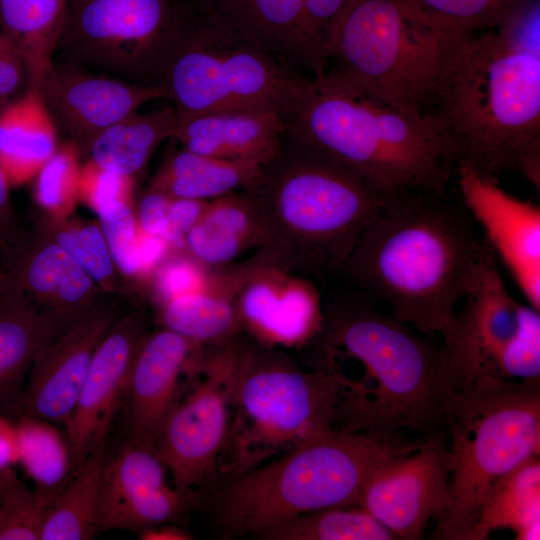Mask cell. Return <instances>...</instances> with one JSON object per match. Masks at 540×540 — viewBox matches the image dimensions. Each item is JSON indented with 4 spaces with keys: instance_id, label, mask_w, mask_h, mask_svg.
<instances>
[{
    "instance_id": "8992f818",
    "label": "cell",
    "mask_w": 540,
    "mask_h": 540,
    "mask_svg": "<svg viewBox=\"0 0 540 540\" xmlns=\"http://www.w3.org/2000/svg\"><path fill=\"white\" fill-rule=\"evenodd\" d=\"M414 442H384L334 429L228 480L214 501L225 536H260L300 515L360 506L364 483L389 457Z\"/></svg>"
},
{
    "instance_id": "9a60e30c",
    "label": "cell",
    "mask_w": 540,
    "mask_h": 540,
    "mask_svg": "<svg viewBox=\"0 0 540 540\" xmlns=\"http://www.w3.org/2000/svg\"><path fill=\"white\" fill-rule=\"evenodd\" d=\"M122 293H107L92 309L63 327L36 355L16 412L66 425L94 352L122 314Z\"/></svg>"
},
{
    "instance_id": "681fc988",
    "label": "cell",
    "mask_w": 540,
    "mask_h": 540,
    "mask_svg": "<svg viewBox=\"0 0 540 540\" xmlns=\"http://www.w3.org/2000/svg\"><path fill=\"white\" fill-rule=\"evenodd\" d=\"M192 534L174 524V522L162 523L138 531L140 540H191Z\"/></svg>"
},
{
    "instance_id": "6da1fadb",
    "label": "cell",
    "mask_w": 540,
    "mask_h": 540,
    "mask_svg": "<svg viewBox=\"0 0 540 540\" xmlns=\"http://www.w3.org/2000/svg\"><path fill=\"white\" fill-rule=\"evenodd\" d=\"M430 106L456 163L494 181L515 172L539 190L540 2L523 0L496 28L462 35Z\"/></svg>"
},
{
    "instance_id": "484cf974",
    "label": "cell",
    "mask_w": 540,
    "mask_h": 540,
    "mask_svg": "<svg viewBox=\"0 0 540 540\" xmlns=\"http://www.w3.org/2000/svg\"><path fill=\"white\" fill-rule=\"evenodd\" d=\"M68 323L41 310L12 282L0 295V413L16 412L36 355Z\"/></svg>"
},
{
    "instance_id": "4fadbf2b",
    "label": "cell",
    "mask_w": 540,
    "mask_h": 540,
    "mask_svg": "<svg viewBox=\"0 0 540 540\" xmlns=\"http://www.w3.org/2000/svg\"><path fill=\"white\" fill-rule=\"evenodd\" d=\"M446 434L422 438L378 465L363 485L360 507L397 539L418 540L446 504L453 456Z\"/></svg>"
},
{
    "instance_id": "5bb4252c",
    "label": "cell",
    "mask_w": 540,
    "mask_h": 540,
    "mask_svg": "<svg viewBox=\"0 0 540 540\" xmlns=\"http://www.w3.org/2000/svg\"><path fill=\"white\" fill-rule=\"evenodd\" d=\"M358 0H218L238 32L294 70L322 78L336 30Z\"/></svg>"
},
{
    "instance_id": "cb8c5ba5",
    "label": "cell",
    "mask_w": 540,
    "mask_h": 540,
    "mask_svg": "<svg viewBox=\"0 0 540 540\" xmlns=\"http://www.w3.org/2000/svg\"><path fill=\"white\" fill-rule=\"evenodd\" d=\"M284 138L283 114L274 109L215 112L178 119L174 137L192 152L261 167L280 153Z\"/></svg>"
},
{
    "instance_id": "f1b7e54d",
    "label": "cell",
    "mask_w": 540,
    "mask_h": 540,
    "mask_svg": "<svg viewBox=\"0 0 540 540\" xmlns=\"http://www.w3.org/2000/svg\"><path fill=\"white\" fill-rule=\"evenodd\" d=\"M262 167L244 161L203 155L183 148L168 155L149 189L172 198L211 201L252 187Z\"/></svg>"
},
{
    "instance_id": "52a82bcc",
    "label": "cell",
    "mask_w": 540,
    "mask_h": 540,
    "mask_svg": "<svg viewBox=\"0 0 540 540\" xmlns=\"http://www.w3.org/2000/svg\"><path fill=\"white\" fill-rule=\"evenodd\" d=\"M340 399L334 371H305L280 350L241 335L218 473L233 477L338 429Z\"/></svg>"
},
{
    "instance_id": "74e56055",
    "label": "cell",
    "mask_w": 540,
    "mask_h": 540,
    "mask_svg": "<svg viewBox=\"0 0 540 540\" xmlns=\"http://www.w3.org/2000/svg\"><path fill=\"white\" fill-rule=\"evenodd\" d=\"M55 495L30 488L13 468L0 479V540H41Z\"/></svg>"
},
{
    "instance_id": "d6a6232c",
    "label": "cell",
    "mask_w": 540,
    "mask_h": 540,
    "mask_svg": "<svg viewBox=\"0 0 540 540\" xmlns=\"http://www.w3.org/2000/svg\"><path fill=\"white\" fill-rule=\"evenodd\" d=\"M106 443L77 467L51 502L41 540H87L99 531L98 508Z\"/></svg>"
},
{
    "instance_id": "ffe728a7",
    "label": "cell",
    "mask_w": 540,
    "mask_h": 540,
    "mask_svg": "<svg viewBox=\"0 0 540 540\" xmlns=\"http://www.w3.org/2000/svg\"><path fill=\"white\" fill-rule=\"evenodd\" d=\"M39 90L56 127L80 150L145 103L166 99L162 86L135 84L65 62L53 65Z\"/></svg>"
},
{
    "instance_id": "e0dca14e",
    "label": "cell",
    "mask_w": 540,
    "mask_h": 540,
    "mask_svg": "<svg viewBox=\"0 0 540 540\" xmlns=\"http://www.w3.org/2000/svg\"><path fill=\"white\" fill-rule=\"evenodd\" d=\"M167 468L154 447L128 440L106 456L100 486L99 531H140L174 522L193 502L195 492L170 486Z\"/></svg>"
},
{
    "instance_id": "ab89813d",
    "label": "cell",
    "mask_w": 540,
    "mask_h": 540,
    "mask_svg": "<svg viewBox=\"0 0 540 540\" xmlns=\"http://www.w3.org/2000/svg\"><path fill=\"white\" fill-rule=\"evenodd\" d=\"M496 376L513 381L540 379V311L520 303L518 326L498 357Z\"/></svg>"
},
{
    "instance_id": "4dcf8cb0",
    "label": "cell",
    "mask_w": 540,
    "mask_h": 540,
    "mask_svg": "<svg viewBox=\"0 0 540 540\" xmlns=\"http://www.w3.org/2000/svg\"><path fill=\"white\" fill-rule=\"evenodd\" d=\"M500 528L513 530L516 540L539 539V456L530 457L495 484L466 540H485Z\"/></svg>"
},
{
    "instance_id": "ac0fdd59",
    "label": "cell",
    "mask_w": 540,
    "mask_h": 540,
    "mask_svg": "<svg viewBox=\"0 0 540 540\" xmlns=\"http://www.w3.org/2000/svg\"><path fill=\"white\" fill-rule=\"evenodd\" d=\"M462 300L443 334L453 394L463 393L483 377L496 376L498 357L518 326L520 303L507 291L492 261L475 289Z\"/></svg>"
},
{
    "instance_id": "4316f807",
    "label": "cell",
    "mask_w": 540,
    "mask_h": 540,
    "mask_svg": "<svg viewBox=\"0 0 540 540\" xmlns=\"http://www.w3.org/2000/svg\"><path fill=\"white\" fill-rule=\"evenodd\" d=\"M57 145V128L39 89L28 88L0 111V168L10 187L34 178Z\"/></svg>"
},
{
    "instance_id": "44dd1931",
    "label": "cell",
    "mask_w": 540,
    "mask_h": 540,
    "mask_svg": "<svg viewBox=\"0 0 540 540\" xmlns=\"http://www.w3.org/2000/svg\"><path fill=\"white\" fill-rule=\"evenodd\" d=\"M253 258V269L237 296L243 332L276 349L316 340L323 327L324 306L315 285Z\"/></svg>"
},
{
    "instance_id": "8d00e7d4",
    "label": "cell",
    "mask_w": 540,
    "mask_h": 540,
    "mask_svg": "<svg viewBox=\"0 0 540 540\" xmlns=\"http://www.w3.org/2000/svg\"><path fill=\"white\" fill-rule=\"evenodd\" d=\"M80 151L71 140L58 144L34 177L33 195L42 219L59 221L73 215L79 201Z\"/></svg>"
},
{
    "instance_id": "7bdbcfd3",
    "label": "cell",
    "mask_w": 540,
    "mask_h": 540,
    "mask_svg": "<svg viewBox=\"0 0 540 540\" xmlns=\"http://www.w3.org/2000/svg\"><path fill=\"white\" fill-rule=\"evenodd\" d=\"M134 178L105 169L91 160L80 167L78 195L97 215L108 208L132 201Z\"/></svg>"
},
{
    "instance_id": "603a6c76",
    "label": "cell",
    "mask_w": 540,
    "mask_h": 540,
    "mask_svg": "<svg viewBox=\"0 0 540 540\" xmlns=\"http://www.w3.org/2000/svg\"><path fill=\"white\" fill-rule=\"evenodd\" d=\"M5 270L37 307L65 322L92 309L107 293L61 246L37 230L13 252Z\"/></svg>"
},
{
    "instance_id": "d590c367",
    "label": "cell",
    "mask_w": 540,
    "mask_h": 540,
    "mask_svg": "<svg viewBox=\"0 0 540 540\" xmlns=\"http://www.w3.org/2000/svg\"><path fill=\"white\" fill-rule=\"evenodd\" d=\"M37 230L68 252L102 291L121 293L120 274L99 221L72 216L59 221L42 219Z\"/></svg>"
},
{
    "instance_id": "7a4b0ae2",
    "label": "cell",
    "mask_w": 540,
    "mask_h": 540,
    "mask_svg": "<svg viewBox=\"0 0 540 540\" xmlns=\"http://www.w3.org/2000/svg\"><path fill=\"white\" fill-rule=\"evenodd\" d=\"M496 257L450 193L405 192L384 201L336 271L424 335L448 330L455 305Z\"/></svg>"
},
{
    "instance_id": "1f68e13d",
    "label": "cell",
    "mask_w": 540,
    "mask_h": 540,
    "mask_svg": "<svg viewBox=\"0 0 540 540\" xmlns=\"http://www.w3.org/2000/svg\"><path fill=\"white\" fill-rule=\"evenodd\" d=\"M177 126L173 107L134 113L99 133L86 151L97 165L134 178L158 146L175 137Z\"/></svg>"
},
{
    "instance_id": "d4e9b609",
    "label": "cell",
    "mask_w": 540,
    "mask_h": 540,
    "mask_svg": "<svg viewBox=\"0 0 540 540\" xmlns=\"http://www.w3.org/2000/svg\"><path fill=\"white\" fill-rule=\"evenodd\" d=\"M253 266L251 257L239 264L213 268L212 279L204 289L159 306L162 328L201 347L220 345L240 336L243 329L237 296Z\"/></svg>"
},
{
    "instance_id": "8fae6325",
    "label": "cell",
    "mask_w": 540,
    "mask_h": 540,
    "mask_svg": "<svg viewBox=\"0 0 540 540\" xmlns=\"http://www.w3.org/2000/svg\"><path fill=\"white\" fill-rule=\"evenodd\" d=\"M184 14L170 0H66L57 50L79 68L161 86Z\"/></svg>"
},
{
    "instance_id": "f907efd6",
    "label": "cell",
    "mask_w": 540,
    "mask_h": 540,
    "mask_svg": "<svg viewBox=\"0 0 540 540\" xmlns=\"http://www.w3.org/2000/svg\"><path fill=\"white\" fill-rule=\"evenodd\" d=\"M11 278L7 270L0 269V295L10 286Z\"/></svg>"
},
{
    "instance_id": "c3c4849f",
    "label": "cell",
    "mask_w": 540,
    "mask_h": 540,
    "mask_svg": "<svg viewBox=\"0 0 540 540\" xmlns=\"http://www.w3.org/2000/svg\"><path fill=\"white\" fill-rule=\"evenodd\" d=\"M18 464L15 423L0 413V476Z\"/></svg>"
},
{
    "instance_id": "7402d4cb",
    "label": "cell",
    "mask_w": 540,
    "mask_h": 540,
    "mask_svg": "<svg viewBox=\"0 0 540 540\" xmlns=\"http://www.w3.org/2000/svg\"><path fill=\"white\" fill-rule=\"evenodd\" d=\"M203 347L161 328L147 332L136 351L125 395L129 440L151 446L178 402Z\"/></svg>"
},
{
    "instance_id": "bcb514c9",
    "label": "cell",
    "mask_w": 540,
    "mask_h": 540,
    "mask_svg": "<svg viewBox=\"0 0 540 540\" xmlns=\"http://www.w3.org/2000/svg\"><path fill=\"white\" fill-rule=\"evenodd\" d=\"M171 201L172 197L149 189L141 197L135 211L138 229L146 234L165 238Z\"/></svg>"
},
{
    "instance_id": "83f0119b",
    "label": "cell",
    "mask_w": 540,
    "mask_h": 540,
    "mask_svg": "<svg viewBox=\"0 0 540 540\" xmlns=\"http://www.w3.org/2000/svg\"><path fill=\"white\" fill-rule=\"evenodd\" d=\"M262 231L255 205L242 190L208 202L184 238V250L209 268L229 265L250 248H258Z\"/></svg>"
},
{
    "instance_id": "ba28073f",
    "label": "cell",
    "mask_w": 540,
    "mask_h": 540,
    "mask_svg": "<svg viewBox=\"0 0 540 540\" xmlns=\"http://www.w3.org/2000/svg\"><path fill=\"white\" fill-rule=\"evenodd\" d=\"M447 433L453 468L432 538L466 540L495 484L539 456L540 379L483 377L453 394Z\"/></svg>"
},
{
    "instance_id": "3957f363",
    "label": "cell",
    "mask_w": 540,
    "mask_h": 540,
    "mask_svg": "<svg viewBox=\"0 0 540 540\" xmlns=\"http://www.w3.org/2000/svg\"><path fill=\"white\" fill-rule=\"evenodd\" d=\"M316 341L321 362L352 359L362 368L352 378L334 371L341 383L339 430L384 442L414 441L406 432L447 433L453 390L444 346L431 335L382 314L375 299L359 292L324 306Z\"/></svg>"
},
{
    "instance_id": "277c9868",
    "label": "cell",
    "mask_w": 540,
    "mask_h": 540,
    "mask_svg": "<svg viewBox=\"0 0 540 540\" xmlns=\"http://www.w3.org/2000/svg\"><path fill=\"white\" fill-rule=\"evenodd\" d=\"M285 136L342 167L384 200L450 193L454 147L439 118L393 107L326 73L283 112Z\"/></svg>"
},
{
    "instance_id": "e575fe53",
    "label": "cell",
    "mask_w": 540,
    "mask_h": 540,
    "mask_svg": "<svg viewBox=\"0 0 540 540\" xmlns=\"http://www.w3.org/2000/svg\"><path fill=\"white\" fill-rule=\"evenodd\" d=\"M268 540H395L360 506L328 507L300 515L259 536Z\"/></svg>"
},
{
    "instance_id": "d6986e66",
    "label": "cell",
    "mask_w": 540,
    "mask_h": 540,
    "mask_svg": "<svg viewBox=\"0 0 540 540\" xmlns=\"http://www.w3.org/2000/svg\"><path fill=\"white\" fill-rule=\"evenodd\" d=\"M147 333L140 308L122 313L98 344L65 434L78 466L106 443L125 400L131 366Z\"/></svg>"
},
{
    "instance_id": "60d3db41",
    "label": "cell",
    "mask_w": 540,
    "mask_h": 540,
    "mask_svg": "<svg viewBox=\"0 0 540 540\" xmlns=\"http://www.w3.org/2000/svg\"><path fill=\"white\" fill-rule=\"evenodd\" d=\"M110 254L121 277L141 284L138 225L132 201L118 203L97 215Z\"/></svg>"
},
{
    "instance_id": "7dc6e473",
    "label": "cell",
    "mask_w": 540,
    "mask_h": 540,
    "mask_svg": "<svg viewBox=\"0 0 540 540\" xmlns=\"http://www.w3.org/2000/svg\"><path fill=\"white\" fill-rule=\"evenodd\" d=\"M9 188L6 175L0 168V254H5L7 258L27 240L13 207Z\"/></svg>"
},
{
    "instance_id": "2e32d148",
    "label": "cell",
    "mask_w": 540,
    "mask_h": 540,
    "mask_svg": "<svg viewBox=\"0 0 540 540\" xmlns=\"http://www.w3.org/2000/svg\"><path fill=\"white\" fill-rule=\"evenodd\" d=\"M461 202L522 295L540 311V207L503 190L464 162L456 163Z\"/></svg>"
},
{
    "instance_id": "5b68a950",
    "label": "cell",
    "mask_w": 540,
    "mask_h": 540,
    "mask_svg": "<svg viewBox=\"0 0 540 540\" xmlns=\"http://www.w3.org/2000/svg\"><path fill=\"white\" fill-rule=\"evenodd\" d=\"M260 222L255 257L297 275L336 272L384 199L348 171L285 136L245 190Z\"/></svg>"
},
{
    "instance_id": "30bf717a",
    "label": "cell",
    "mask_w": 540,
    "mask_h": 540,
    "mask_svg": "<svg viewBox=\"0 0 540 540\" xmlns=\"http://www.w3.org/2000/svg\"><path fill=\"white\" fill-rule=\"evenodd\" d=\"M238 32L214 8L185 12L161 86L177 119L200 114L286 110L304 81Z\"/></svg>"
},
{
    "instance_id": "f35d334b",
    "label": "cell",
    "mask_w": 540,
    "mask_h": 540,
    "mask_svg": "<svg viewBox=\"0 0 540 540\" xmlns=\"http://www.w3.org/2000/svg\"><path fill=\"white\" fill-rule=\"evenodd\" d=\"M437 24L464 34L493 29L520 0H407Z\"/></svg>"
},
{
    "instance_id": "f6af8a7d",
    "label": "cell",
    "mask_w": 540,
    "mask_h": 540,
    "mask_svg": "<svg viewBox=\"0 0 540 540\" xmlns=\"http://www.w3.org/2000/svg\"><path fill=\"white\" fill-rule=\"evenodd\" d=\"M209 201L172 198L165 239L173 249H184V238L203 214Z\"/></svg>"
},
{
    "instance_id": "b9f144b4",
    "label": "cell",
    "mask_w": 540,
    "mask_h": 540,
    "mask_svg": "<svg viewBox=\"0 0 540 540\" xmlns=\"http://www.w3.org/2000/svg\"><path fill=\"white\" fill-rule=\"evenodd\" d=\"M209 268L184 249H174L159 264L148 285L158 307L175 298L204 289L211 281Z\"/></svg>"
},
{
    "instance_id": "9c48e42d",
    "label": "cell",
    "mask_w": 540,
    "mask_h": 540,
    "mask_svg": "<svg viewBox=\"0 0 540 540\" xmlns=\"http://www.w3.org/2000/svg\"><path fill=\"white\" fill-rule=\"evenodd\" d=\"M462 35L407 0H358L336 30L326 73L402 111L428 113L446 57Z\"/></svg>"
},
{
    "instance_id": "816d5d0a",
    "label": "cell",
    "mask_w": 540,
    "mask_h": 540,
    "mask_svg": "<svg viewBox=\"0 0 540 540\" xmlns=\"http://www.w3.org/2000/svg\"><path fill=\"white\" fill-rule=\"evenodd\" d=\"M2 476V475H1ZM1 476H0V479H1Z\"/></svg>"
},
{
    "instance_id": "f546056e",
    "label": "cell",
    "mask_w": 540,
    "mask_h": 540,
    "mask_svg": "<svg viewBox=\"0 0 540 540\" xmlns=\"http://www.w3.org/2000/svg\"><path fill=\"white\" fill-rule=\"evenodd\" d=\"M66 17V0H0V33L22 56L29 88L39 89L52 69Z\"/></svg>"
},
{
    "instance_id": "ee69618b",
    "label": "cell",
    "mask_w": 540,
    "mask_h": 540,
    "mask_svg": "<svg viewBox=\"0 0 540 540\" xmlns=\"http://www.w3.org/2000/svg\"><path fill=\"white\" fill-rule=\"evenodd\" d=\"M29 88L26 64L12 42L0 33V111Z\"/></svg>"
},
{
    "instance_id": "7c38bea8",
    "label": "cell",
    "mask_w": 540,
    "mask_h": 540,
    "mask_svg": "<svg viewBox=\"0 0 540 540\" xmlns=\"http://www.w3.org/2000/svg\"><path fill=\"white\" fill-rule=\"evenodd\" d=\"M240 337L203 347L155 444L180 490L195 492L218 474L230 423Z\"/></svg>"
},
{
    "instance_id": "836d02e7",
    "label": "cell",
    "mask_w": 540,
    "mask_h": 540,
    "mask_svg": "<svg viewBox=\"0 0 540 540\" xmlns=\"http://www.w3.org/2000/svg\"><path fill=\"white\" fill-rule=\"evenodd\" d=\"M18 464L36 489L57 495L76 470L66 434L50 421L19 416L15 423Z\"/></svg>"
}]
</instances>
